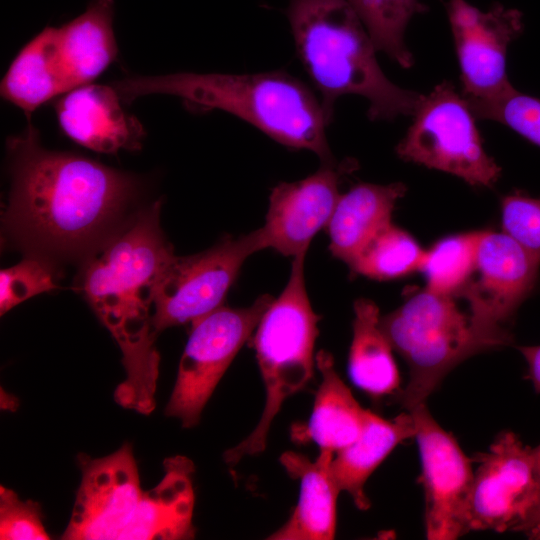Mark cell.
Instances as JSON below:
<instances>
[{
    "instance_id": "cell-1",
    "label": "cell",
    "mask_w": 540,
    "mask_h": 540,
    "mask_svg": "<svg viewBox=\"0 0 540 540\" xmlns=\"http://www.w3.org/2000/svg\"><path fill=\"white\" fill-rule=\"evenodd\" d=\"M6 148L11 188L3 224L30 255L84 261L122 228L140 188L132 174L43 147L31 123Z\"/></svg>"
},
{
    "instance_id": "cell-2",
    "label": "cell",
    "mask_w": 540,
    "mask_h": 540,
    "mask_svg": "<svg viewBox=\"0 0 540 540\" xmlns=\"http://www.w3.org/2000/svg\"><path fill=\"white\" fill-rule=\"evenodd\" d=\"M160 201L143 209L83 262L79 287L122 352L125 380L115 390L121 405H155L160 357L151 327L154 286L175 256L159 220Z\"/></svg>"
},
{
    "instance_id": "cell-3",
    "label": "cell",
    "mask_w": 540,
    "mask_h": 540,
    "mask_svg": "<svg viewBox=\"0 0 540 540\" xmlns=\"http://www.w3.org/2000/svg\"><path fill=\"white\" fill-rule=\"evenodd\" d=\"M113 86L123 102L151 94L171 95L191 111L227 112L278 143L312 151L323 163L335 161L326 136L331 122L320 98L285 71L129 76Z\"/></svg>"
},
{
    "instance_id": "cell-4",
    "label": "cell",
    "mask_w": 540,
    "mask_h": 540,
    "mask_svg": "<svg viewBox=\"0 0 540 540\" xmlns=\"http://www.w3.org/2000/svg\"><path fill=\"white\" fill-rule=\"evenodd\" d=\"M286 16L296 53L330 122L335 102L348 94L368 100L373 121L413 115L423 94L386 77L367 30L346 0H289Z\"/></svg>"
},
{
    "instance_id": "cell-5",
    "label": "cell",
    "mask_w": 540,
    "mask_h": 540,
    "mask_svg": "<svg viewBox=\"0 0 540 540\" xmlns=\"http://www.w3.org/2000/svg\"><path fill=\"white\" fill-rule=\"evenodd\" d=\"M304 259L305 255L293 258L288 283L272 300L254 331L253 345L265 387V405L253 431L224 452L223 459L229 466L265 450L271 424L282 404L313 376L319 316L306 292Z\"/></svg>"
},
{
    "instance_id": "cell-6",
    "label": "cell",
    "mask_w": 540,
    "mask_h": 540,
    "mask_svg": "<svg viewBox=\"0 0 540 540\" xmlns=\"http://www.w3.org/2000/svg\"><path fill=\"white\" fill-rule=\"evenodd\" d=\"M454 298L426 287L380 317L382 331L409 368L408 384L399 393V401L407 411L425 404L444 376L459 363L492 349Z\"/></svg>"
},
{
    "instance_id": "cell-7",
    "label": "cell",
    "mask_w": 540,
    "mask_h": 540,
    "mask_svg": "<svg viewBox=\"0 0 540 540\" xmlns=\"http://www.w3.org/2000/svg\"><path fill=\"white\" fill-rule=\"evenodd\" d=\"M398 143V156L455 175L472 186L491 187L501 168L482 143L467 99L443 81L422 98Z\"/></svg>"
},
{
    "instance_id": "cell-8",
    "label": "cell",
    "mask_w": 540,
    "mask_h": 540,
    "mask_svg": "<svg viewBox=\"0 0 540 540\" xmlns=\"http://www.w3.org/2000/svg\"><path fill=\"white\" fill-rule=\"evenodd\" d=\"M260 229L226 237L210 249L174 256L158 278L152 294L151 327L191 325L222 306L245 260L264 249Z\"/></svg>"
},
{
    "instance_id": "cell-9",
    "label": "cell",
    "mask_w": 540,
    "mask_h": 540,
    "mask_svg": "<svg viewBox=\"0 0 540 540\" xmlns=\"http://www.w3.org/2000/svg\"><path fill=\"white\" fill-rule=\"evenodd\" d=\"M272 300L263 295L248 307L221 306L192 324L166 416L179 419L185 428L198 424L215 387Z\"/></svg>"
},
{
    "instance_id": "cell-10",
    "label": "cell",
    "mask_w": 540,
    "mask_h": 540,
    "mask_svg": "<svg viewBox=\"0 0 540 540\" xmlns=\"http://www.w3.org/2000/svg\"><path fill=\"white\" fill-rule=\"evenodd\" d=\"M540 258L505 232L482 231L474 270L456 296L469 306L477 333L492 349L509 344L505 328L534 291Z\"/></svg>"
},
{
    "instance_id": "cell-11",
    "label": "cell",
    "mask_w": 540,
    "mask_h": 540,
    "mask_svg": "<svg viewBox=\"0 0 540 540\" xmlns=\"http://www.w3.org/2000/svg\"><path fill=\"white\" fill-rule=\"evenodd\" d=\"M467 502L466 532L524 531L540 495L533 448L512 431L480 454Z\"/></svg>"
},
{
    "instance_id": "cell-12",
    "label": "cell",
    "mask_w": 540,
    "mask_h": 540,
    "mask_svg": "<svg viewBox=\"0 0 540 540\" xmlns=\"http://www.w3.org/2000/svg\"><path fill=\"white\" fill-rule=\"evenodd\" d=\"M447 15L467 100H491L514 87L506 72L508 46L524 29L522 13L494 4L482 11L466 0H449Z\"/></svg>"
},
{
    "instance_id": "cell-13",
    "label": "cell",
    "mask_w": 540,
    "mask_h": 540,
    "mask_svg": "<svg viewBox=\"0 0 540 540\" xmlns=\"http://www.w3.org/2000/svg\"><path fill=\"white\" fill-rule=\"evenodd\" d=\"M416 426L425 494V532L431 540L466 534V510L474 472L456 439L432 417L425 404L409 411Z\"/></svg>"
},
{
    "instance_id": "cell-14",
    "label": "cell",
    "mask_w": 540,
    "mask_h": 540,
    "mask_svg": "<svg viewBox=\"0 0 540 540\" xmlns=\"http://www.w3.org/2000/svg\"><path fill=\"white\" fill-rule=\"evenodd\" d=\"M78 461L82 479L62 539L119 540L144 493L131 445L100 458L81 454Z\"/></svg>"
},
{
    "instance_id": "cell-15",
    "label": "cell",
    "mask_w": 540,
    "mask_h": 540,
    "mask_svg": "<svg viewBox=\"0 0 540 540\" xmlns=\"http://www.w3.org/2000/svg\"><path fill=\"white\" fill-rule=\"evenodd\" d=\"M356 163L328 162L312 175L273 188L264 226L260 228L265 248L285 256L306 255L315 234L331 219L339 199L342 176Z\"/></svg>"
},
{
    "instance_id": "cell-16",
    "label": "cell",
    "mask_w": 540,
    "mask_h": 540,
    "mask_svg": "<svg viewBox=\"0 0 540 540\" xmlns=\"http://www.w3.org/2000/svg\"><path fill=\"white\" fill-rule=\"evenodd\" d=\"M113 85L88 83L58 97L54 108L63 133L92 151L115 154L141 148L145 130L129 114Z\"/></svg>"
},
{
    "instance_id": "cell-17",
    "label": "cell",
    "mask_w": 540,
    "mask_h": 540,
    "mask_svg": "<svg viewBox=\"0 0 540 540\" xmlns=\"http://www.w3.org/2000/svg\"><path fill=\"white\" fill-rule=\"evenodd\" d=\"M333 452L320 450L316 460L287 451L280 463L300 482L299 501L287 522L272 533L273 540H330L335 537L336 502L341 491L331 472Z\"/></svg>"
},
{
    "instance_id": "cell-18",
    "label": "cell",
    "mask_w": 540,
    "mask_h": 540,
    "mask_svg": "<svg viewBox=\"0 0 540 540\" xmlns=\"http://www.w3.org/2000/svg\"><path fill=\"white\" fill-rule=\"evenodd\" d=\"M164 476L144 491L138 508L119 540H175L193 538V463L184 456L164 461Z\"/></svg>"
},
{
    "instance_id": "cell-19",
    "label": "cell",
    "mask_w": 540,
    "mask_h": 540,
    "mask_svg": "<svg viewBox=\"0 0 540 540\" xmlns=\"http://www.w3.org/2000/svg\"><path fill=\"white\" fill-rule=\"evenodd\" d=\"M70 91L59 52L57 27L47 26L26 43L9 65L1 96L27 117L43 104Z\"/></svg>"
},
{
    "instance_id": "cell-20",
    "label": "cell",
    "mask_w": 540,
    "mask_h": 540,
    "mask_svg": "<svg viewBox=\"0 0 540 540\" xmlns=\"http://www.w3.org/2000/svg\"><path fill=\"white\" fill-rule=\"evenodd\" d=\"M406 186L360 183L339 196L328 223L330 250L350 265L368 242L391 223L396 202Z\"/></svg>"
},
{
    "instance_id": "cell-21",
    "label": "cell",
    "mask_w": 540,
    "mask_h": 540,
    "mask_svg": "<svg viewBox=\"0 0 540 540\" xmlns=\"http://www.w3.org/2000/svg\"><path fill=\"white\" fill-rule=\"evenodd\" d=\"M415 434V421L409 411L386 420L367 410L359 437L333 456L330 468L334 480L359 510L365 511L371 505L364 491L370 475L398 444Z\"/></svg>"
},
{
    "instance_id": "cell-22",
    "label": "cell",
    "mask_w": 540,
    "mask_h": 540,
    "mask_svg": "<svg viewBox=\"0 0 540 540\" xmlns=\"http://www.w3.org/2000/svg\"><path fill=\"white\" fill-rule=\"evenodd\" d=\"M113 18L114 0H92L82 14L57 27L70 90L92 83L116 59Z\"/></svg>"
},
{
    "instance_id": "cell-23",
    "label": "cell",
    "mask_w": 540,
    "mask_h": 540,
    "mask_svg": "<svg viewBox=\"0 0 540 540\" xmlns=\"http://www.w3.org/2000/svg\"><path fill=\"white\" fill-rule=\"evenodd\" d=\"M316 364L321 382L302 439L312 440L320 450L334 453L359 437L367 410L360 406L340 378L329 352L320 350L316 355Z\"/></svg>"
},
{
    "instance_id": "cell-24",
    "label": "cell",
    "mask_w": 540,
    "mask_h": 540,
    "mask_svg": "<svg viewBox=\"0 0 540 540\" xmlns=\"http://www.w3.org/2000/svg\"><path fill=\"white\" fill-rule=\"evenodd\" d=\"M379 321L374 302L363 298L355 301L348 373L353 384L373 398L391 395L400 385L393 348Z\"/></svg>"
},
{
    "instance_id": "cell-25",
    "label": "cell",
    "mask_w": 540,
    "mask_h": 540,
    "mask_svg": "<svg viewBox=\"0 0 540 540\" xmlns=\"http://www.w3.org/2000/svg\"><path fill=\"white\" fill-rule=\"evenodd\" d=\"M367 30L377 51L403 68L413 65L404 36L413 16L428 8L420 0H346Z\"/></svg>"
},
{
    "instance_id": "cell-26",
    "label": "cell",
    "mask_w": 540,
    "mask_h": 540,
    "mask_svg": "<svg viewBox=\"0 0 540 540\" xmlns=\"http://www.w3.org/2000/svg\"><path fill=\"white\" fill-rule=\"evenodd\" d=\"M426 257L416 240L390 223L378 232L349 265L372 279L391 280L420 270Z\"/></svg>"
},
{
    "instance_id": "cell-27",
    "label": "cell",
    "mask_w": 540,
    "mask_h": 540,
    "mask_svg": "<svg viewBox=\"0 0 540 540\" xmlns=\"http://www.w3.org/2000/svg\"><path fill=\"white\" fill-rule=\"evenodd\" d=\"M481 233L470 231L448 236L426 251L420 271L425 274L428 289L456 296L474 270Z\"/></svg>"
},
{
    "instance_id": "cell-28",
    "label": "cell",
    "mask_w": 540,
    "mask_h": 540,
    "mask_svg": "<svg viewBox=\"0 0 540 540\" xmlns=\"http://www.w3.org/2000/svg\"><path fill=\"white\" fill-rule=\"evenodd\" d=\"M476 118L499 122L540 147V99L513 88L491 100H467Z\"/></svg>"
},
{
    "instance_id": "cell-29",
    "label": "cell",
    "mask_w": 540,
    "mask_h": 540,
    "mask_svg": "<svg viewBox=\"0 0 540 540\" xmlns=\"http://www.w3.org/2000/svg\"><path fill=\"white\" fill-rule=\"evenodd\" d=\"M58 272L49 258L30 255L0 272V312L7 313L21 302L54 290Z\"/></svg>"
},
{
    "instance_id": "cell-30",
    "label": "cell",
    "mask_w": 540,
    "mask_h": 540,
    "mask_svg": "<svg viewBox=\"0 0 540 540\" xmlns=\"http://www.w3.org/2000/svg\"><path fill=\"white\" fill-rule=\"evenodd\" d=\"M503 232L540 258V198L516 191L502 198Z\"/></svg>"
},
{
    "instance_id": "cell-31",
    "label": "cell",
    "mask_w": 540,
    "mask_h": 540,
    "mask_svg": "<svg viewBox=\"0 0 540 540\" xmlns=\"http://www.w3.org/2000/svg\"><path fill=\"white\" fill-rule=\"evenodd\" d=\"M49 535L42 523L37 502L22 501L11 489L0 486V539L47 540Z\"/></svg>"
},
{
    "instance_id": "cell-32",
    "label": "cell",
    "mask_w": 540,
    "mask_h": 540,
    "mask_svg": "<svg viewBox=\"0 0 540 540\" xmlns=\"http://www.w3.org/2000/svg\"><path fill=\"white\" fill-rule=\"evenodd\" d=\"M518 349L527 363V379L531 381L534 390L540 393V345L520 346Z\"/></svg>"
},
{
    "instance_id": "cell-33",
    "label": "cell",
    "mask_w": 540,
    "mask_h": 540,
    "mask_svg": "<svg viewBox=\"0 0 540 540\" xmlns=\"http://www.w3.org/2000/svg\"><path fill=\"white\" fill-rule=\"evenodd\" d=\"M533 458H534L535 469H536V474H537L539 488H540V444L537 447L533 448ZM538 524H540V495H539L538 504L535 510L533 511L524 529V532H526L528 529Z\"/></svg>"
}]
</instances>
